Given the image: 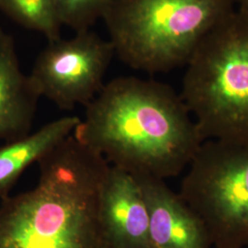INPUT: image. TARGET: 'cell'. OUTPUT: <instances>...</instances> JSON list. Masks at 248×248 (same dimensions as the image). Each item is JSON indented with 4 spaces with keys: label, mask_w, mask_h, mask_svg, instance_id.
I'll return each mask as SVG.
<instances>
[{
    "label": "cell",
    "mask_w": 248,
    "mask_h": 248,
    "mask_svg": "<svg viewBox=\"0 0 248 248\" xmlns=\"http://www.w3.org/2000/svg\"><path fill=\"white\" fill-rule=\"evenodd\" d=\"M133 177L148 209L151 248H212L203 220L164 179Z\"/></svg>",
    "instance_id": "52a82bcc"
},
{
    "label": "cell",
    "mask_w": 248,
    "mask_h": 248,
    "mask_svg": "<svg viewBox=\"0 0 248 248\" xmlns=\"http://www.w3.org/2000/svg\"><path fill=\"white\" fill-rule=\"evenodd\" d=\"M178 194L203 220L215 248H248V144L207 140Z\"/></svg>",
    "instance_id": "5b68a950"
},
{
    "label": "cell",
    "mask_w": 248,
    "mask_h": 248,
    "mask_svg": "<svg viewBox=\"0 0 248 248\" xmlns=\"http://www.w3.org/2000/svg\"><path fill=\"white\" fill-rule=\"evenodd\" d=\"M235 9L233 0H111L102 19L121 61L155 74L186 66Z\"/></svg>",
    "instance_id": "3957f363"
},
{
    "label": "cell",
    "mask_w": 248,
    "mask_h": 248,
    "mask_svg": "<svg viewBox=\"0 0 248 248\" xmlns=\"http://www.w3.org/2000/svg\"><path fill=\"white\" fill-rule=\"evenodd\" d=\"M115 54L110 42L89 31L71 39L49 42L37 57L29 78L40 97L61 109L87 107L104 87Z\"/></svg>",
    "instance_id": "8992f818"
},
{
    "label": "cell",
    "mask_w": 248,
    "mask_h": 248,
    "mask_svg": "<svg viewBox=\"0 0 248 248\" xmlns=\"http://www.w3.org/2000/svg\"><path fill=\"white\" fill-rule=\"evenodd\" d=\"M111 0H58L62 25L76 32L89 31L99 18H103Z\"/></svg>",
    "instance_id": "7c38bea8"
},
{
    "label": "cell",
    "mask_w": 248,
    "mask_h": 248,
    "mask_svg": "<svg viewBox=\"0 0 248 248\" xmlns=\"http://www.w3.org/2000/svg\"><path fill=\"white\" fill-rule=\"evenodd\" d=\"M80 122L78 116L62 117L35 133L0 145V199L9 197L21 174L71 136Z\"/></svg>",
    "instance_id": "30bf717a"
},
{
    "label": "cell",
    "mask_w": 248,
    "mask_h": 248,
    "mask_svg": "<svg viewBox=\"0 0 248 248\" xmlns=\"http://www.w3.org/2000/svg\"><path fill=\"white\" fill-rule=\"evenodd\" d=\"M180 97L204 141L248 144V15L235 10L186 64Z\"/></svg>",
    "instance_id": "277c9868"
},
{
    "label": "cell",
    "mask_w": 248,
    "mask_h": 248,
    "mask_svg": "<svg viewBox=\"0 0 248 248\" xmlns=\"http://www.w3.org/2000/svg\"><path fill=\"white\" fill-rule=\"evenodd\" d=\"M237 9L248 15V0H233Z\"/></svg>",
    "instance_id": "4fadbf2b"
},
{
    "label": "cell",
    "mask_w": 248,
    "mask_h": 248,
    "mask_svg": "<svg viewBox=\"0 0 248 248\" xmlns=\"http://www.w3.org/2000/svg\"><path fill=\"white\" fill-rule=\"evenodd\" d=\"M0 11L19 25L44 34L49 42L60 39L58 0H0Z\"/></svg>",
    "instance_id": "8fae6325"
},
{
    "label": "cell",
    "mask_w": 248,
    "mask_h": 248,
    "mask_svg": "<svg viewBox=\"0 0 248 248\" xmlns=\"http://www.w3.org/2000/svg\"></svg>",
    "instance_id": "5bb4252c"
},
{
    "label": "cell",
    "mask_w": 248,
    "mask_h": 248,
    "mask_svg": "<svg viewBox=\"0 0 248 248\" xmlns=\"http://www.w3.org/2000/svg\"><path fill=\"white\" fill-rule=\"evenodd\" d=\"M100 218L109 248H151L149 213L140 185L113 166L102 186Z\"/></svg>",
    "instance_id": "ba28073f"
},
{
    "label": "cell",
    "mask_w": 248,
    "mask_h": 248,
    "mask_svg": "<svg viewBox=\"0 0 248 248\" xmlns=\"http://www.w3.org/2000/svg\"><path fill=\"white\" fill-rule=\"evenodd\" d=\"M190 115L169 85L123 77L104 85L73 135L110 166L165 180L188 167L205 142Z\"/></svg>",
    "instance_id": "6da1fadb"
},
{
    "label": "cell",
    "mask_w": 248,
    "mask_h": 248,
    "mask_svg": "<svg viewBox=\"0 0 248 248\" xmlns=\"http://www.w3.org/2000/svg\"><path fill=\"white\" fill-rule=\"evenodd\" d=\"M36 186L0 204V248H109L100 218L109 164L72 134L38 162Z\"/></svg>",
    "instance_id": "7a4b0ae2"
},
{
    "label": "cell",
    "mask_w": 248,
    "mask_h": 248,
    "mask_svg": "<svg viewBox=\"0 0 248 248\" xmlns=\"http://www.w3.org/2000/svg\"><path fill=\"white\" fill-rule=\"evenodd\" d=\"M40 98L21 71L13 37L0 29V141L13 142L31 133Z\"/></svg>",
    "instance_id": "9c48e42d"
}]
</instances>
